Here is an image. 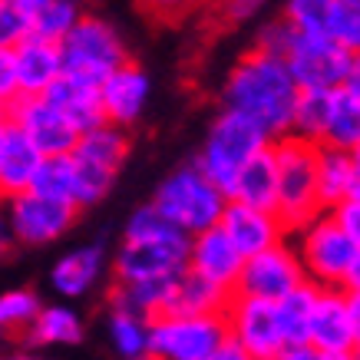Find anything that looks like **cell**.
Returning <instances> with one entry per match:
<instances>
[{"instance_id": "25", "label": "cell", "mask_w": 360, "mask_h": 360, "mask_svg": "<svg viewBox=\"0 0 360 360\" xmlns=\"http://www.w3.org/2000/svg\"><path fill=\"white\" fill-rule=\"evenodd\" d=\"M231 291L212 284L208 278L195 271H186L179 281H175L172 291V304H169V314H186V317H225L231 304Z\"/></svg>"}, {"instance_id": "27", "label": "cell", "mask_w": 360, "mask_h": 360, "mask_svg": "<svg viewBox=\"0 0 360 360\" xmlns=\"http://www.w3.org/2000/svg\"><path fill=\"white\" fill-rule=\"evenodd\" d=\"M86 334V321L73 304H44L33 328L23 334L30 347H70Z\"/></svg>"}, {"instance_id": "14", "label": "cell", "mask_w": 360, "mask_h": 360, "mask_svg": "<svg viewBox=\"0 0 360 360\" xmlns=\"http://www.w3.org/2000/svg\"><path fill=\"white\" fill-rule=\"evenodd\" d=\"M7 120L37 146V153L44 155V159L73 155V149L79 146V132L73 129L44 96L17 99L11 106V112H7Z\"/></svg>"}, {"instance_id": "35", "label": "cell", "mask_w": 360, "mask_h": 360, "mask_svg": "<svg viewBox=\"0 0 360 360\" xmlns=\"http://www.w3.org/2000/svg\"><path fill=\"white\" fill-rule=\"evenodd\" d=\"M328 116H330V93H301L291 136L321 146L324 132H328Z\"/></svg>"}, {"instance_id": "41", "label": "cell", "mask_w": 360, "mask_h": 360, "mask_svg": "<svg viewBox=\"0 0 360 360\" xmlns=\"http://www.w3.org/2000/svg\"><path fill=\"white\" fill-rule=\"evenodd\" d=\"M208 360H248V354H245V350H241L238 344H231V340H225V344H221V347L215 350V354H212Z\"/></svg>"}, {"instance_id": "18", "label": "cell", "mask_w": 360, "mask_h": 360, "mask_svg": "<svg viewBox=\"0 0 360 360\" xmlns=\"http://www.w3.org/2000/svg\"><path fill=\"white\" fill-rule=\"evenodd\" d=\"M321 354H354L357 350V334H354V314H350V295L344 288L321 291L311 317V340Z\"/></svg>"}, {"instance_id": "37", "label": "cell", "mask_w": 360, "mask_h": 360, "mask_svg": "<svg viewBox=\"0 0 360 360\" xmlns=\"http://www.w3.org/2000/svg\"><path fill=\"white\" fill-rule=\"evenodd\" d=\"M30 37L20 0H0V50H17Z\"/></svg>"}, {"instance_id": "16", "label": "cell", "mask_w": 360, "mask_h": 360, "mask_svg": "<svg viewBox=\"0 0 360 360\" xmlns=\"http://www.w3.org/2000/svg\"><path fill=\"white\" fill-rule=\"evenodd\" d=\"M219 229L231 238V245L238 248V255L245 262L255 258V255H262V251H271L278 245H284L288 235H291L284 229V221L278 219V212L251 208V205H241V202H229Z\"/></svg>"}, {"instance_id": "13", "label": "cell", "mask_w": 360, "mask_h": 360, "mask_svg": "<svg viewBox=\"0 0 360 360\" xmlns=\"http://www.w3.org/2000/svg\"><path fill=\"white\" fill-rule=\"evenodd\" d=\"M304 281L307 278H304L301 262H297V251L291 248V241H284L278 248L262 251V255H255V258L245 262L235 295L278 304V301H284L291 291H297Z\"/></svg>"}, {"instance_id": "31", "label": "cell", "mask_w": 360, "mask_h": 360, "mask_svg": "<svg viewBox=\"0 0 360 360\" xmlns=\"http://www.w3.org/2000/svg\"><path fill=\"white\" fill-rule=\"evenodd\" d=\"M328 149H340V153H354L360 149V96L354 89H338L330 93V116H328V132L324 142Z\"/></svg>"}, {"instance_id": "49", "label": "cell", "mask_w": 360, "mask_h": 360, "mask_svg": "<svg viewBox=\"0 0 360 360\" xmlns=\"http://www.w3.org/2000/svg\"><path fill=\"white\" fill-rule=\"evenodd\" d=\"M350 155H354V169H357V179H360V149H354Z\"/></svg>"}, {"instance_id": "22", "label": "cell", "mask_w": 360, "mask_h": 360, "mask_svg": "<svg viewBox=\"0 0 360 360\" xmlns=\"http://www.w3.org/2000/svg\"><path fill=\"white\" fill-rule=\"evenodd\" d=\"M13 53H17V73H20L23 96H46L63 79V73H66L63 50L56 44L27 37Z\"/></svg>"}, {"instance_id": "34", "label": "cell", "mask_w": 360, "mask_h": 360, "mask_svg": "<svg viewBox=\"0 0 360 360\" xmlns=\"http://www.w3.org/2000/svg\"><path fill=\"white\" fill-rule=\"evenodd\" d=\"M40 311H44V301H40V295L30 291V288L0 291V338L27 334Z\"/></svg>"}, {"instance_id": "3", "label": "cell", "mask_w": 360, "mask_h": 360, "mask_svg": "<svg viewBox=\"0 0 360 360\" xmlns=\"http://www.w3.org/2000/svg\"><path fill=\"white\" fill-rule=\"evenodd\" d=\"M153 205L162 212L169 225L195 238L208 229H219L221 215L229 208V195L221 192L195 162H186L165 175L153 195Z\"/></svg>"}, {"instance_id": "50", "label": "cell", "mask_w": 360, "mask_h": 360, "mask_svg": "<svg viewBox=\"0 0 360 360\" xmlns=\"http://www.w3.org/2000/svg\"><path fill=\"white\" fill-rule=\"evenodd\" d=\"M350 198H357L360 202V179H357V186H354V192H350Z\"/></svg>"}, {"instance_id": "47", "label": "cell", "mask_w": 360, "mask_h": 360, "mask_svg": "<svg viewBox=\"0 0 360 360\" xmlns=\"http://www.w3.org/2000/svg\"><path fill=\"white\" fill-rule=\"evenodd\" d=\"M4 360H46V357L33 354V350H17V354H11V357H4Z\"/></svg>"}, {"instance_id": "43", "label": "cell", "mask_w": 360, "mask_h": 360, "mask_svg": "<svg viewBox=\"0 0 360 360\" xmlns=\"http://www.w3.org/2000/svg\"><path fill=\"white\" fill-rule=\"evenodd\" d=\"M255 13H258V4H231L229 7L231 20H248V17H255Z\"/></svg>"}, {"instance_id": "21", "label": "cell", "mask_w": 360, "mask_h": 360, "mask_svg": "<svg viewBox=\"0 0 360 360\" xmlns=\"http://www.w3.org/2000/svg\"><path fill=\"white\" fill-rule=\"evenodd\" d=\"M44 99L79 132V136H86V132L106 126V112H103L99 86L96 83H89V79H79V77L63 73V79H60Z\"/></svg>"}, {"instance_id": "12", "label": "cell", "mask_w": 360, "mask_h": 360, "mask_svg": "<svg viewBox=\"0 0 360 360\" xmlns=\"http://www.w3.org/2000/svg\"><path fill=\"white\" fill-rule=\"evenodd\" d=\"M284 17L304 37H324L360 56V0H291Z\"/></svg>"}, {"instance_id": "33", "label": "cell", "mask_w": 360, "mask_h": 360, "mask_svg": "<svg viewBox=\"0 0 360 360\" xmlns=\"http://www.w3.org/2000/svg\"><path fill=\"white\" fill-rule=\"evenodd\" d=\"M30 192H37V195H44V198H56V202L77 205V165H73V155L44 159L40 169H37V179H33Z\"/></svg>"}, {"instance_id": "19", "label": "cell", "mask_w": 360, "mask_h": 360, "mask_svg": "<svg viewBox=\"0 0 360 360\" xmlns=\"http://www.w3.org/2000/svg\"><path fill=\"white\" fill-rule=\"evenodd\" d=\"M241 268H245V258L221 229H208L188 241V271L202 274V278H208L212 284H219L231 295L238 291Z\"/></svg>"}, {"instance_id": "20", "label": "cell", "mask_w": 360, "mask_h": 360, "mask_svg": "<svg viewBox=\"0 0 360 360\" xmlns=\"http://www.w3.org/2000/svg\"><path fill=\"white\" fill-rule=\"evenodd\" d=\"M40 162H44V155L37 153V146L7 120L0 132V202H11V198L30 192Z\"/></svg>"}, {"instance_id": "45", "label": "cell", "mask_w": 360, "mask_h": 360, "mask_svg": "<svg viewBox=\"0 0 360 360\" xmlns=\"http://www.w3.org/2000/svg\"><path fill=\"white\" fill-rule=\"evenodd\" d=\"M350 314H354V334H357V350H360V295H350Z\"/></svg>"}, {"instance_id": "17", "label": "cell", "mask_w": 360, "mask_h": 360, "mask_svg": "<svg viewBox=\"0 0 360 360\" xmlns=\"http://www.w3.org/2000/svg\"><path fill=\"white\" fill-rule=\"evenodd\" d=\"M149 96H153V79L132 60L99 83V99H103L106 122L126 132H129V126H136L142 120V112L149 106Z\"/></svg>"}, {"instance_id": "51", "label": "cell", "mask_w": 360, "mask_h": 360, "mask_svg": "<svg viewBox=\"0 0 360 360\" xmlns=\"http://www.w3.org/2000/svg\"><path fill=\"white\" fill-rule=\"evenodd\" d=\"M354 360H360V350H354Z\"/></svg>"}, {"instance_id": "9", "label": "cell", "mask_w": 360, "mask_h": 360, "mask_svg": "<svg viewBox=\"0 0 360 360\" xmlns=\"http://www.w3.org/2000/svg\"><path fill=\"white\" fill-rule=\"evenodd\" d=\"M225 340V317L162 314L153 321V360H208Z\"/></svg>"}, {"instance_id": "39", "label": "cell", "mask_w": 360, "mask_h": 360, "mask_svg": "<svg viewBox=\"0 0 360 360\" xmlns=\"http://www.w3.org/2000/svg\"><path fill=\"white\" fill-rule=\"evenodd\" d=\"M330 215L338 219V225L344 229V235H347V238L360 248V202H357V198L340 202L338 208H330Z\"/></svg>"}, {"instance_id": "44", "label": "cell", "mask_w": 360, "mask_h": 360, "mask_svg": "<svg viewBox=\"0 0 360 360\" xmlns=\"http://www.w3.org/2000/svg\"><path fill=\"white\" fill-rule=\"evenodd\" d=\"M344 291H347V295H360V251H357V258H354V268H350V274H347Z\"/></svg>"}, {"instance_id": "15", "label": "cell", "mask_w": 360, "mask_h": 360, "mask_svg": "<svg viewBox=\"0 0 360 360\" xmlns=\"http://www.w3.org/2000/svg\"><path fill=\"white\" fill-rule=\"evenodd\" d=\"M106 274H112V255H106L103 245L89 241L56 258L50 268V288L63 301H79V297L93 295Z\"/></svg>"}, {"instance_id": "29", "label": "cell", "mask_w": 360, "mask_h": 360, "mask_svg": "<svg viewBox=\"0 0 360 360\" xmlns=\"http://www.w3.org/2000/svg\"><path fill=\"white\" fill-rule=\"evenodd\" d=\"M229 202H241L251 208H278V162H274V149L262 153L258 159H251L241 175L231 186Z\"/></svg>"}, {"instance_id": "8", "label": "cell", "mask_w": 360, "mask_h": 360, "mask_svg": "<svg viewBox=\"0 0 360 360\" xmlns=\"http://www.w3.org/2000/svg\"><path fill=\"white\" fill-rule=\"evenodd\" d=\"M357 56L344 46L330 44L324 37H304L297 33L291 50L284 53V63L291 70L301 93H338L347 86L350 70Z\"/></svg>"}, {"instance_id": "23", "label": "cell", "mask_w": 360, "mask_h": 360, "mask_svg": "<svg viewBox=\"0 0 360 360\" xmlns=\"http://www.w3.org/2000/svg\"><path fill=\"white\" fill-rule=\"evenodd\" d=\"M129 159V132L116 129V126H99V129L79 136V146L73 149V162L79 169H89V172H99L116 182L120 169Z\"/></svg>"}, {"instance_id": "42", "label": "cell", "mask_w": 360, "mask_h": 360, "mask_svg": "<svg viewBox=\"0 0 360 360\" xmlns=\"http://www.w3.org/2000/svg\"><path fill=\"white\" fill-rule=\"evenodd\" d=\"M317 354L321 350H314L311 344H301V347H288L278 360H317Z\"/></svg>"}, {"instance_id": "4", "label": "cell", "mask_w": 360, "mask_h": 360, "mask_svg": "<svg viewBox=\"0 0 360 360\" xmlns=\"http://www.w3.org/2000/svg\"><path fill=\"white\" fill-rule=\"evenodd\" d=\"M274 162H278V219L288 231H297L311 219H317L321 205V188H317V159L321 146L304 142L297 136H284L271 146Z\"/></svg>"}, {"instance_id": "52", "label": "cell", "mask_w": 360, "mask_h": 360, "mask_svg": "<svg viewBox=\"0 0 360 360\" xmlns=\"http://www.w3.org/2000/svg\"><path fill=\"white\" fill-rule=\"evenodd\" d=\"M0 360H4V357H0Z\"/></svg>"}, {"instance_id": "24", "label": "cell", "mask_w": 360, "mask_h": 360, "mask_svg": "<svg viewBox=\"0 0 360 360\" xmlns=\"http://www.w3.org/2000/svg\"><path fill=\"white\" fill-rule=\"evenodd\" d=\"M179 278H165V281H136V284H110L106 291V307L112 311H129V314H139L146 321H155V317L169 314V304H172V291Z\"/></svg>"}, {"instance_id": "40", "label": "cell", "mask_w": 360, "mask_h": 360, "mask_svg": "<svg viewBox=\"0 0 360 360\" xmlns=\"http://www.w3.org/2000/svg\"><path fill=\"white\" fill-rule=\"evenodd\" d=\"M13 248H17V238L11 231V221H7V212H4V202H0V262L11 258Z\"/></svg>"}, {"instance_id": "28", "label": "cell", "mask_w": 360, "mask_h": 360, "mask_svg": "<svg viewBox=\"0 0 360 360\" xmlns=\"http://www.w3.org/2000/svg\"><path fill=\"white\" fill-rule=\"evenodd\" d=\"M103 328H106L112 354L120 360H153V321L106 307Z\"/></svg>"}, {"instance_id": "46", "label": "cell", "mask_w": 360, "mask_h": 360, "mask_svg": "<svg viewBox=\"0 0 360 360\" xmlns=\"http://www.w3.org/2000/svg\"><path fill=\"white\" fill-rule=\"evenodd\" d=\"M347 89H354L360 96V56L354 60V70H350V79H347Z\"/></svg>"}, {"instance_id": "26", "label": "cell", "mask_w": 360, "mask_h": 360, "mask_svg": "<svg viewBox=\"0 0 360 360\" xmlns=\"http://www.w3.org/2000/svg\"><path fill=\"white\" fill-rule=\"evenodd\" d=\"M20 7L33 40H46V44H56V46L73 33L79 17L86 13L73 0H20Z\"/></svg>"}, {"instance_id": "36", "label": "cell", "mask_w": 360, "mask_h": 360, "mask_svg": "<svg viewBox=\"0 0 360 360\" xmlns=\"http://www.w3.org/2000/svg\"><path fill=\"white\" fill-rule=\"evenodd\" d=\"M297 30L288 23V17H274V20L262 23L258 27V33H255V50H262V53H271V56H281L291 50V44H295Z\"/></svg>"}, {"instance_id": "48", "label": "cell", "mask_w": 360, "mask_h": 360, "mask_svg": "<svg viewBox=\"0 0 360 360\" xmlns=\"http://www.w3.org/2000/svg\"><path fill=\"white\" fill-rule=\"evenodd\" d=\"M317 360H354V354H317Z\"/></svg>"}, {"instance_id": "7", "label": "cell", "mask_w": 360, "mask_h": 360, "mask_svg": "<svg viewBox=\"0 0 360 360\" xmlns=\"http://www.w3.org/2000/svg\"><path fill=\"white\" fill-rule=\"evenodd\" d=\"M188 241L192 238L179 229L165 231L159 238H120L112 251V281L136 284L182 278L188 271Z\"/></svg>"}, {"instance_id": "10", "label": "cell", "mask_w": 360, "mask_h": 360, "mask_svg": "<svg viewBox=\"0 0 360 360\" xmlns=\"http://www.w3.org/2000/svg\"><path fill=\"white\" fill-rule=\"evenodd\" d=\"M225 328H229V340L238 344L248 360H278L288 350L278 304L271 301L235 295L225 311Z\"/></svg>"}, {"instance_id": "1", "label": "cell", "mask_w": 360, "mask_h": 360, "mask_svg": "<svg viewBox=\"0 0 360 360\" xmlns=\"http://www.w3.org/2000/svg\"><path fill=\"white\" fill-rule=\"evenodd\" d=\"M219 99L221 110L251 120L278 142L284 136H291V129H295L301 86L295 83V77H291V70H288L281 56L262 53V50L251 46L225 73Z\"/></svg>"}, {"instance_id": "11", "label": "cell", "mask_w": 360, "mask_h": 360, "mask_svg": "<svg viewBox=\"0 0 360 360\" xmlns=\"http://www.w3.org/2000/svg\"><path fill=\"white\" fill-rule=\"evenodd\" d=\"M11 231L17 238V248H44L53 245L73 229L79 208L70 202H56V198H44L37 192H23V195L4 202Z\"/></svg>"}, {"instance_id": "30", "label": "cell", "mask_w": 360, "mask_h": 360, "mask_svg": "<svg viewBox=\"0 0 360 360\" xmlns=\"http://www.w3.org/2000/svg\"><path fill=\"white\" fill-rule=\"evenodd\" d=\"M354 186H357L354 155L321 146V159H317V188H321V205H324V212L338 208L340 202H347Z\"/></svg>"}, {"instance_id": "6", "label": "cell", "mask_w": 360, "mask_h": 360, "mask_svg": "<svg viewBox=\"0 0 360 360\" xmlns=\"http://www.w3.org/2000/svg\"><path fill=\"white\" fill-rule=\"evenodd\" d=\"M60 50H63L66 73L89 79L96 86L129 63V50H126L122 33L116 30V23H110L99 13H83L73 33L60 44Z\"/></svg>"}, {"instance_id": "2", "label": "cell", "mask_w": 360, "mask_h": 360, "mask_svg": "<svg viewBox=\"0 0 360 360\" xmlns=\"http://www.w3.org/2000/svg\"><path fill=\"white\" fill-rule=\"evenodd\" d=\"M274 146V139L262 126H255L251 120L238 116V112L219 110V116L208 122L205 139L198 146V153L192 162L205 172V179H212L215 186L231 195V186L241 175V169L258 159L262 153H268Z\"/></svg>"}, {"instance_id": "32", "label": "cell", "mask_w": 360, "mask_h": 360, "mask_svg": "<svg viewBox=\"0 0 360 360\" xmlns=\"http://www.w3.org/2000/svg\"><path fill=\"white\" fill-rule=\"evenodd\" d=\"M317 297H321V288H314L311 281H304L297 291L278 301V317H281V330L288 338V347H301L311 340V317H314Z\"/></svg>"}, {"instance_id": "5", "label": "cell", "mask_w": 360, "mask_h": 360, "mask_svg": "<svg viewBox=\"0 0 360 360\" xmlns=\"http://www.w3.org/2000/svg\"><path fill=\"white\" fill-rule=\"evenodd\" d=\"M291 248L297 251V262L304 268V278L321 291H334L347 284V274L357 258V245L344 235L338 219L330 212H321L317 219L301 225L288 235Z\"/></svg>"}, {"instance_id": "38", "label": "cell", "mask_w": 360, "mask_h": 360, "mask_svg": "<svg viewBox=\"0 0 360 360\" xmlns=\"http://www.w3.org/2000/svg\"><path fill=\"white\" fill-rule=\"evenodd\" d=\"M17 99H23L20 73H17V53L13 50H0V116H7Z\"/></svg>"}]
</instances>
